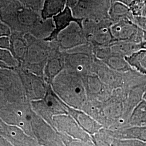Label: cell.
I'll return each instance as SVG.
<instances>
[{
	"instance_id": "obj_1",
	"label": "cell",
	"mask_w": 146,
	"mask_h": 146,
	"mask_svg": "<svg viewBox=\"0 0 146 146\" xmlns=\"http://www.w3.org/2000/svg\"><path fill=\"white\" fill-rule=\"evenodd\" d=\"M52 90L68 106L82 110L88 101L82 75L64 69L51 84Z\"/></svg>"
},
{
	"instance_id": "obj_2",
	"label": "cell",
	"mask_w": 146,
	"mask_h": 146,
	"mask_svg": "<svg viewBox=\"0 0 146 146\" xmlns=\"http://www.w3.org/2000/svg\"><path fill=\"white\" fill-rule=\"evenodd\" d=\"M25 37L28 48L20 67L43 77L44 67L52 49V42L37 39L29 34H26Z\"/></svg>"
},
{
	"instance_id": "obj_3",
	"label": "cell",
	"mask_w": 146,
	"mask_h": 146,
	"mask_svg": "<svg viewBox=\"0 0 146 146\" xmlns=\"http://www.w3.org/2000/svg\"><path fill=\"white\" fill-rule=\"evenodd\" d=\"M31 104L33 110L52 127L55 116L68 114L67 105L54 93L50 84L43 99L31 101Z\"/></svg>"
},
{
	"instance_id": "obj_4",
	"label": "cell",
	"mask_w": 146,
	"mask_h": 146,
	"mask_svg": "<svg viewBox=\"0 0 146 146\" xmlns=\"http://www.w3.org/2000/svg\"><path fill=\"white\" fill-rule=\"evenodd\" d=\"M93 46L87 43L64 52L65 68L80 74L81 75L93 72L95 57Z\"/></svg>"
},
{
	"instance_id": "obj_5",
	"label": "cell",
	"mask_w": 146,
	"mask_h": 146,
	"mask_svg": "<svg viewBox=\"0 0 146 146\" xmlns=\"http://www.w3.org/2000/svg\"><path fill=\"white\" fill-rule=\"evenodd\" d=\"M110 0H79L71 10L77 19L103 20L108 19Z\"/></svg>"
},
{
	"instance_id": "obj_6",
	"label": "cell",
	"mask_w": 146,
	"mask_h": 146,
	"mask_svg": "<svg viewBox=\"0 0 146 146\" xmlns=\"http://www.w3.org/2000/svg\"><path fill=\"white\" fill-rule=\"evenodd\" d=\"M16 69L21 78L27 100L31 102L43 99L50 84H47L42 76L31 73L20 66Z\"/></svg>"
},
{
	"instance_id": "obj_7",
	"label": "cell",
	"mask_w": 146,
	"mask_h": 146,
	"mask_svg": "<svg viewBox=\"0 0 146 146\" xmlns=\"http://www.w3.org/2000/svg\"><path fill=\"white\" fill-rule=\"evenodd\" d=\"M34 138L42 146H65L58 131L34 111L31 120Z\"/></svg>"
},
{
	"instance_id": "obj_8",
	"label": "cell",
	"mask_w": 146,
	"mask_h": 146,
	"mask_svg": "<svg viewBox=\"0 0 146 146\" xmlns=\"http://www.w3.org/2000/svg\"><path fill=\"white\" fill-rule=\"evenodd\" d=\"M54 41L63 52H67L89 43L82 27L76 22H72L67 28L61 31Z\"/></svg>"
},
{
	"instance_id": "obj_9",
	"label": "cell",
	"mask_w": 146,
	"mask_h": 146,
	"mask_svg": "<svg viewBox=\"0 0 146 146\" xmlns=\"http://www.w3.org/2000/svg\"><path fill=\"white\" fill-rule=\"evenodd\" d=\"M111 31L114 41H129L141 43L144 41V31L130 20H123L114 23Z\"/></svg>"
},
{
	"instance_id": "obj_10",
	"label": "cell",
	"mask_w": 146,
	"mask_h": 146,
	"mask_svg": "<svg viewBox=\"0 0 146 146\" xmlns=\"http://www.w3.org/2000/svg\"><path fill=\"white\" fill-rule=\"evenodd\" d=\"M52 127L58 133L73 139L85 141H92L91 136L84 131L69 114L55 116L53 117Z\"/></svg>"
},
{
	"instance_id": "obj_11",
	"label": "cell",
	"mask_w": 146,
	"mask_h": 146,
	"mask_svg": "<svg viewBox=\"0 0 146 146\" xmlns=\"http://www.w3.org/2000/svg\"><path fill=\"white\" fill-rule=\"evenodd\" d=\"M52 48L46 63L43 78L51 84L54 79L65 68L64 52L61 50L55 41H52Z\"/></svg>"
},
{
	"instance_id": "obj_12",
	"label": "cell",
	"mask_w": 146,
	"mask_h": 146,
	"mask_svg": "<svg viewBox=\"0 0 146 146\" xmlns=\"http://www.w3.org/2000/svg\"><path fill=\"white\" fill-rule=\"evenodd\" d=\"M0 136L13 146H37L36 140L15 125H9L0 119Z\"/></svg>"
},
{
	"instance_id": "obj_13",
	"label": "cell",
	"mask_w": 146,
	"mask_h": 146,
	"mask_svg": "<svg viewBox=\"0 0 146 146\" xmlns=\"http://www.w3.org/2000/svg\"><path fill=\"white\" fill-rule=\"evenodd\" d=\"M88 99L104 102L111 94L112 91L104 84L94 72L82 75Z\"/></svg>"
},
{
	"instance_id": "obj_14",
	"label": "cell",
	"mask_w": 146,
	"mask_h": 146,
	"mask_svg": "<svg viewBox=\"0 0 146 146\" xmlns=\"http://www.w3.org/2000/svg\"><path fill=\"white\" fill-rule=\"evenodd\" d=\"M113 24L110 18L102 21L87 38L89 43L94 47H105L114 42L111 31V27Z\"/></svg>"
},
{
	"instance_id": "obj_15",
	"label": "cell",
	"mask_w": 146,
	"mask_h": 146,
	"mask_svg": "<svg viewBox=\"0 0 146 146\" xmlns=\"http://www.w3.org/2000/svg\"><path fill=\"white\" fill-rule=\"evenodd\" d=\"M67 107L68 114L70 115L79 126L90 136L96 134L104 128L103 125L84 110L73 108L67 105Z\"/></svg>"
},
{
	"instance_id": "obj_16",
	"label": "cell",
	"mask_w": 146,
	"mask_h": 146,
	"mask_svg": "<svg viewBox=\"0 0 146 146\" xmlns=\"http://www.w3.org/2000/svg\"><path fill=\"white\" fill-rule=\"evenodd\" d=\"M83 20H84L75 18L73 15L71 9L66 6L62 12L52 18L55 27L54 30L51 35L44 41L48 42L55 41L59 33L67 28L72 22H76L82 27Z\"/></svg>"
},
{
	"instance_id": "obj_17",
	"label": "cell",
	"mask_w": 146,
	"mask_h": 146,
	"mask_svg": "<svg viewBox=\"0 0 146 146\" xmlns=\"http://www.w3.org/2000/svg\"><path fill=\"white\" fill-rule=\"evenodd\" d=\"M106 129L114 139H134L146 142V126H127L115 131Z\"/></svg>"
},
{
	"instance_id": "obj_18",
	"label": "cell",
	"mask_w": 146,
	"mask_h": 146,
	"mask_svg": "<svg viewBox=\"0 0 146 146\" xmlns=\"http://www.w3.org/2000/svg\"><path fill=\"white\" fill-rule=\"evenodd\" d=\"M25 34L20 32L12 31L10 36L9 50L20 63V66L26 56L28 48Z\"/></svg>"
},
{
	"instance_id": "obj_19",
	"label": "cell",
	"mask_w": 146,
	"mask_h": 146,
	"mask_svg": "<svg viewBox=\"0 0 146 146\" xmlns=\"http://www.w3.org/2000/svg\"><path fill=\"white\" fill-rule=\"evenodd\" d=\"M140 44L129 41H114L109 47L111 54L125 58L141 49Z\"/></svg>"
},
{
	"instance_id": "obj_20",
	"label": "cell",
	"mask_w": 146,
	"mask_h": 146,
	"mask_svg": "<svg viewBox=\"0 0 146 146\" xmlns=\"http://www.w3.org/2000/svg\"><path fill=\"white\" fill-rule=\"evenodd\" d=\"M109 17L114 23L123 20L133 21V15L129 7L118 2H110Z\"/></svg>"
},
{
	"instance_id": "obj_21",
	"label": "cell",
	"mask_w": 146,
	"mask_h": 146,
	"mask_svg": "<svg viewBox=\"0 0 146 146\" xmlns=\"http://www.w3.org/2000/svg\"><path fill=\"white\" fill-rule=\"evenodd\" d=\"M66 7V0H45L41 12L44 20L51 19L62 12Z\"/></svg>"
},
{
	"instance_id": "obj_22",
	"label": "cell",
	"mask_w": 146,
	"mask_h": 146,
	"mask_svg": "<svg viewBox=\"0 0 146 146\" xmlns=\"http://www.w3.org/2000/svg\"><path fill=\"white\" fill-rule=\"evenodd\" d=\"M125 59L133 70L146 76V49H141Z\"/></svg>"
},
{
	"instance_id": "obj_23",
	"label": "cell",
	"mask_w": 146,
	"mask_h": 146,
	"mask_svg": "<svg viewBox=\"0 0 146 146\" xmlns=\"http://www.w3.org/2000/svg\"><path fill=\"white\" fill-rule=\"evenodd\" d=\"M109 68L120 73H127L133 69L125 60V58L121 56L110 54L102 61Z\"/></svg>"
},
{
	"instance_id": "obj_24",
	"label": "cell",
	"mask_w": 146,
	"mask_h": 146,
	"mask_svg": "<svg viewBox=\"0 0 146 146\" xmlns=\"http://www.w3.org/2000/svg\"><path fill=\"white\" fill-rule=\"evenodd\" d=\"M91 138L95 146H112L111 142L113 138L104 128L96 134L91 136Z\"/></svg>"
},
{
	"instance_id": "obj_25",
	"label": "cell",
	"mask_w": 146,
	"mask_h": 146,
	"mask_svg": "<svg viewBox=\"0 0 146 146\" xmlns=\"http://www.w3.org/2000/svg\"><path fill=\"white\" fill-rule=\"evenodd\" d=\"M0 61L5 63L11 68L15 69L20 67L19 62L8 49L0 48Z\"/></svg>"
},
{
	"instance_id": "obj_26",
	"label": "cell",
	"mask_w": 146,
	"mask_h": 146,
	"mask_svg": "<svg viewBox=\"0 0 146 146\" xmlns=\"http://www.w3.org/2000/svg\"><path fill=\"white\" fill-rule=\"evenodd\" d=\"M58 133L65 146H95L92 141H85L75 139L66 135Z\"/></svg>"
},
{
	"instance_id": "obj_27",
	"label": "cell",
	"mask_w": 146,
	"mask_h": 146,
	"mask_svg": "<svg viewBox=\"0 0 146 146\" xmlns=\"http://www.w3.org/2000/svg\"><path fill=\"white\" fill-rule=\"evenodd\" d=\"M22 7L40 13L45 0H18Z\"/></svg>"
},
{
	"instance_id": "obj_28",
	"label": "cell",
	"mask_w": 146,
	"mask_h": 146,
	"mask_svg": "<svg viewBox=\"0 0 146 146\" xmlns=\"http://www.w3.org/2000/svg\"><path fill=\"white\" fill-rule=\"evenodd\" d=\"M136 119L142 126H146V100H142L135 110Z\"/></svg>"
},
{
	"instance_id": "obj_29",
	"label": "cell",
	"mask_w": 146,
	"mask_h": 146,
	"mask_svg": "<svg viewBox=\"0 0 146 146\" xmlns=\"http://www.w3.org/2000/svg\"><path fill=\"white\" fill-rule=\"evenodd\" d=\"M112 146H146V142L134 139H113Z\"/></svg>"
},
{
	"instance_id": "obj_30",
	"label": "cell",
	"mask_w": 146,
	"mask_h": 146,
	"mask_svg": "<svg viewBox=\"0 0 146 146\" xmlns=\"http://www.w3.org/2000/svg\"><path fill=\"white\" fill-rule=\"evenodd\" d=\"M146 5V0H133L129 6L134 16H141L142 11Z\"/></svg>"
},
{
	"instance_id": "obj_31",
	"label": "cell",
	"mask_w": 146,
	"mask_h": 146,
	"mask_svg": "<svg viewBox=\"0 0 146 146\" xmlns=\"http://www.w3.org/2000/svg\"><path fill=\"white\" fill-rule=\"evenodd\" d=\"M133 22L143 31H146V17L142 16H134Z\"/></svg>"
},
{
	"instance_id": "obj_32",
	"label": "cell",
	"mask_w": 146,
	"mask_h": 146,
	"mask_svg": "<svg viewBox=\"0 0 146 146\" xmlns=\"http://www.w3.org/2000/svg\"><path fill=\"white\" fill-rule=\"evenodd\" d=\"M11 32V28L0 20V37H10Z\"/></svg>"
},
{
	"instance_id": "obj_33",
	"label": "cell",
	"mask_w": 146,
	"mask_h": 146,
	"mask_svg": "<svg viewBox=\"0 0 146 146\" xmlns=\"http://www.w3.org/2000/svg\"><path fill=\"white\" fill-rule=\"evenodd\" d=\"M10 46V37H0V48L9 50Z\"/></svg>"
},
{
	"instance_id": "obj_34",
	"label": "cell",
	"mask_w": 146,
	"mask_h": 146,
	"mask_svg": "<svg viewBox=\"0 0 146 146\" xmlns=\"http://www.w3.org/2000/svg\"><path fill=\"white\" fill-rule=\"evenodd\" d=\"M13 0H0V12L9 5Z\"/></svg>"
},
{
	"instance_id": "obj_35",
	"label": "cell",
	"mask_w": 146,
	"mask_h": 146,
	"mask_svg": "<svg viewBox=\"0 0 146 146\" xmlns=\"http://www.w3.org/2000/svg\"><path fill=\"white\" fill-rule=\"evenodd\" d=\"M79 0H66V6L72 9L76 5Z\"/></svg>"
},
{
	"instance_id": "obj_36",
	"label": "cell",
	"mask_w": 146,
	"mask_h": 146,
	"mask_svg": "<svg viewBox=\"0 0 146 146\" xmlns=\"http://www.w3.org/2000/svg\"><path fill=\"white\" fill-rule=\"evenodd\" d=\"M110 2H118L129 7L133 0H110Z\"/></svg>"
},
{
	"instance_id": "obj_37",
	"label": "cell",
	"mask_w": 146,
	"mask_h": 146,
	"mask_svg": "<svg viewBox=\"0 0 146 146\" xmlns=\"http://www.w3.org/2000/svg\"><path fill=\"white\" fill-rule=\"evenodd\" d=\"M0 68H8V69H13V68H11L8 67L7 64H5V63L2 62L1 61H0Z\"/></svg>"
},
{
	"instance_id": "obj_38",
	"label": "cell",
	"mask_w": 146,
	"mask_h": 146,
	"mask_svg": "<svg viewBox=\"0 0 146 146\" xmlns=\"http://www.w3.org/2000/svg\"><path fill=\"white\" fill-rule=\"evenodd\" d=\"M140 46H141V49H146V41H144L141 42Z\"/></svg>"
},
{
	"instance_id": "obj_39",
	"label": "cell",
	"mask_w": 146,
	"mask_h": 146,
	"mask_svg": "<svg viewBox=\"0 0 146 146\" xmlns=\"http://www.w3.org/2000/svg\"><path fill=\"white\" fill-rule=\"evenodd\" d=\"M141 16L146 17V5H145V7L143 8V10L142 11Z\"/></svg>"
},
{
	"instance_id": "obj_40",
	"label": "cell",
	"mask_w": 146,
	"mask_h": 146,
	"mask_svg": "<svg viewBox=\"0 0 146 146\" xmlns=\"http://www.w3.org/2000/svg\"><path fill=\"white\" fill-rule=\"evenodd\" d=\"M144 41H146V31H144Z\"/></svg>"
}]
</instances>
